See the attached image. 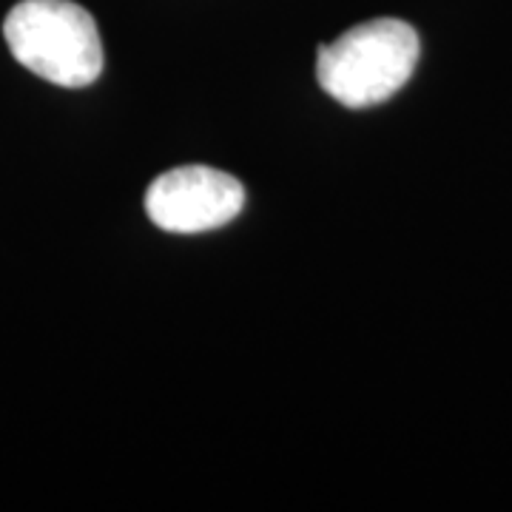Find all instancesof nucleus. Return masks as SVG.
<instances>
[{
    "label": "nucleus",
    "mask_w": 512,
    "mask_h": 512,
    "mask_svg": "<svg viewBox=\"0 0 512 512\" xmlns=\"http://www.w3.org/2000/svg\"><path fill=\"white\" fill-rule=\"evenodd\" d=\"M419 35L410 23L376 18L319 49V86L348 109H370L390 100L413 77Z\"/></svg>",
    "instance_id": "f257e3e1"
},
{
    "label": "nucleus",
    "mask_w": 512,
    "mask_h": 512,
    "mask_svg": "<svg viewBox=\"0 0 512 512\" xmlns=\"http://www.w3.org/2000/svg\"><path fill=\"white\" fill-rule=\"evenodd\" d=\"M3 37L23 69L63 89L92 86L103 72L97 23L72 0H20L3 20Z\"/></svg>",
    "instance_id": "f03ea898"
},
{
    "label": "nucleus",
    "mask_w": 512,
    "mask_h": 512,
    "mask_svg": "<svg viewBox=\"0 0 512 512\" xmlns=\"http://www.w3.org/2000/svg\"><path fill=\"white\" fill-rule=\"evenodd\" d=\"M245 208V188L237 177L208 168L183 165L157 177L146 191L148 220L168 234H200L237 220Z\"/></svg>",
    "instance_id": "7ed1b4c3"
}]
</instances>
